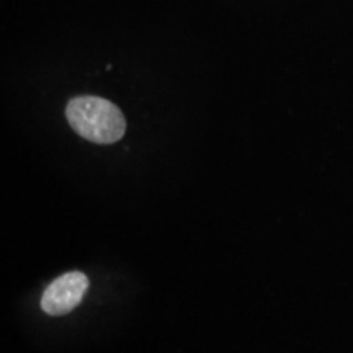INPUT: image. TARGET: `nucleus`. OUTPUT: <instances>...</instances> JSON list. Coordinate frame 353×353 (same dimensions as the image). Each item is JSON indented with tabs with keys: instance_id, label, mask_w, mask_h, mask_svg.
Instances as JSON below:
<instances>
[{
	"instance_id": "f257e3e1",
	"label": "nucleus",
	"mask_w": 353,
	"mask_h": 353,
	"mask_svg": "<svg viewBox=\"0 0 353 353\" xmlns=\"http://www.w3.org/2000/svg\"><path fill=\"white\" fill-rule=\"evenodd\" d=\"M65 118L81 138L95 144H114L126 132L125 114L101 97H74L65 107Z\"/></svg>"
},
{
	"instance_id": "f03ea898",
	"label": "nucleus",
	"mask_w": 353,
	"mask_h": 353,
	"mask_svg": "<svg viewBox=\"0 0 353 353\" xmlns=\"http://www.w3.org/2000/svg\"><path fill=\"white\" fill-rule=\"evenodd\" d=\"M88 278L82 272H69L52 280L41 296V309L50 316H64L74 311L85 296Z\"/></svg>"
}]
</instances>
